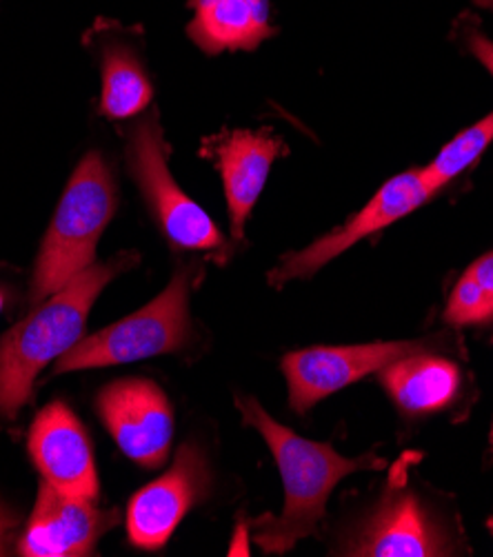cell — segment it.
Wrapping results in <instances>:
<instances>
[{"mask_svg": "<svg viewBox=\"0 0 493 557\" xmlns=\"http://www.w3.org/2000/svg\"><path fill=\"white\" fill-rule=\"evenodd\" d=\"M491 529H493V520H491Z\"/></svg>", "mask_w": 493, "mask_h": 557, "instance_id": "cell-24", "label": "cell"}, {"mask_svg": "<svg viewBox=\"0 0 493 557\" xmlns=\"http://www.w3.org/2000/svg\"><path fill=\"white\" fill-rule=\"evenodd\" d=\"M493 140V111L482 119L480 123L471 125L463 134H458L452 143L443 147L429 166L420 170L424 185L431 189V194H437L443 187H447L454 178L465 174L469 166L482 156V151Z\"/></svg>", "mask_w": 493, "mask_h": 557, "instance_id": "cell-17", "label": "cell"}, {"mask_svg": "<svg viewBox=\"0 0 493 557\" xmlns=\"http://www.w3.org/2000/svg\"><path fill=\"white\" fill-rule=\"evenodd\" d=\"M138 260L127 251L89 264L0 338V416L14 418L23 409L38 373L81 341L100 292Z\"/></svg>", "mask_w": 493, "mask_h": 557, "instance_id": "cell-2", "label": "cell"}, {"mask_svg": "<svg viewBox=\"0 0 493 557\" xmlns=\"http://www.w3.org/2000/svg\"><path fill=\"white\" fill-rule=\"evenodd\" d=\"M96 409L121 451L145 469L160 467L170 456L174 409L151 380H116L98 394Z\"/></svg>", "mask_w": 493, "mask_h": 557, "instance_id": "cell-9", "label": "cell"}, {"mask_svg": "<svg viewBox=\"0 0 493 557\" xmlns=\"http://www.w3.org/2000/svg\"><path fill=\"white\" fill-rule=\"evenodd\" d=\"M390 398L405 416H429L447 409L460 392V369L454 360L429 351L396 360L380 371Z\"/></svg>", "mask_w": 493, "mask_h": 557, "instance_id": "cell-15", "label": "cell"}, {"mask_svg": "<svg viewBox=\"0 0 493 557\" xmlns=\"http://www.w3.org/2000/svg\"><path fill=\"white\" fill-rule=\"evenodd\" d=\"M194 267L181 269L158 298L140 311L104 326L94 336L78 341L53 367V375L130 364L164 354H176L194 338L189 315V292Z\"/></svg>", "mask_w": 493, "mask_h": 557, "instance_id": "cell-4", "label": "cell"}, {"mask_svg": "<svg viewBox=\"0 0 493 557\" xmlns=\"http://www.w3.org/2000/svg\"><path fill=\"white\" fill-rule=\"evenodd\" d=\"M130 172L168 240L187 251H207L225 262L230 245L213 220L176 185L168 166V143L156 114L143 119L127 145Z\"/></svg>", "mask_w": 493, "mask_h": 557, "instance_id": "cell-5", "label": "cell"}, {"mask_svg": "<svg viewBox=\"0 0 493 557\" xmlns=\"http://www.w3.org/2000/svg\"><path fill=\"white\" fill-rule=\"evenodd\" d=\"M153 96L136 55L127 47H109L102 55L100 111L107 119H132L149 104Z\"/></svg>", "mask_w": 493, "mask_h": 557, "instance_id": "cell-16", "label": "cell"}, {"mask_svg": "<svg viewBox=\"0 0 493 557\" xmlns=\"http://www.w3.org/2000/svg\"><path fill=\"white\" fill-rule=\"evenodd\" d=\"M189 38L205 53L256 49L276 34L269 25V0H192Z\"/></svg>", "mask_w": 493, "mask_h": 557, "instance_id": "cell-14", "label": "cell"}, {"mask_svg": "<svg viewBox=\"0 0 493 557\" xmlns=\"http://www.w3.org/2000/svg\"><path fill=\"white\" fill-rule=\"evenodd\" d=\"M433 196L435 194H431V189L424 185L420 170L394 176L343 227L329 232L303 251L287 253L276 264V269H271V273L267 275L269 285L281 289L289 281H305V277L320 271L326 262H332L362 238L387 230L400 218L429 202Z\"/></svg>", "mask_w": 493, "mask_h": 557, "instance_id": "cell-7", "label": "cell"}, {"mask_svg": "<svg viewBox=\"0 0 493 557\" xmlns=\"http://www.w3.org/2000/svg\"><path fill=\"white\" fill-rule=\"evenodd\" d=\"M202 153L213 158L221 170L232 215V236L234 240H243L249 213L264 189L271 164L287 153V145L264 129H234L207 138Z\"/></svg>", "mask_w": 493, "mask_h": 557, "instance_id": "cell-13", "label": "cell"}, {"mask_svg": "<svg viewBox=\"0 0 493 557\" xmlns=\"http://www.w3.org/2000/svg\"><path fill=\"white\" fill-rule=\"evenodd\" d=\"M114 211L116 189L112 174L102 156L91 151L76 166L42 240L29 289L34 305L57 294L74 275L94 264L98 238Z\"/></svg>", "mask_w": 493, "mask_h": 557, "instance_id": "cell-3", "label": "cell"}, {"mask_svg": "<svg viewBox=\"0 0 493 557\" xmlns=\"http://www.w3.org/2000/svg\"><path fill=\"white\" fill-rule=\"evenodd\" d=\"M445 322L454 326L493 322V302L467 271L463 273L449 296V302L445 307Z\"/></svg>", "mask_w": 493, "mask_h": 557, "instance_id": "cell-18", "label": "cell"}, {"mask_svg": "<svg viewBox=\"0 0 493 557\" xmlns=\"http://www.w3.org/2000/svg\"><path fill=\"white\" fill-rule=\"evenodd\" d=\"M467 273L473 277V281L482 287V292L489 296V300L493 302V251L484 253L482 258H478Z\"/></svg>", "mask_w": 493, "mask_h": 557, "instance_id": "cell-19", "label": "cell"}, {"mask_svg": "<svg viewBox=\"0 0 493 557\" xmlns=\"http://www.w3.org/2000/svg\"><path fill=\"white\" fill-rule=\"evenodd\" d=\"M0 309H3V296H0Z\"/></svg>", "mask_w": 493, "mask_h": 557, "instance_id": "cell-23", "label": "cell"}, {"mask_svg": "<svg viewBox=\"0 0 493 557\" xmlns=\"http://www.w3.org/2000/svg\"><path fill=\"white\" fill-rule=\"evenodd\" d=\"M3 531H5V524H3V516H0V550H3Z\"/></svg>", "mask_w": 493, "mask_h": 557, "instance_id": "cell-22", "label": "cell"}, {"mask_svg": "<svg viewBox=\"0 0 493 557\" xmlns=\"http://www.w3.org/2000/svg\"><path fill=\"white\" fill-rule=\"evenodd\" d=\"M29 456L51 486L74 497L98 499L91 442L67 405L51 403L36 416L29 431Z\"/></svg>", "mask_w": 493, "mask_h": 557, "instance_id": "cell-12", "label": "cell"}, {"mask_svg": "<svg viewBox=\"0 0 493 557\" xmlns=\"http://www.w3.org/2000/svg\"><path fill=\"white\" fill-rule=\"evenodd\" d=\"M243 422L256 429L276 460L285 486V507L281 516H258L249 522L254 542L273 555L289 553L300 540L316 533L324 518L329 495L338 482L356 471L385 469L387 460L373 454L360 458H343L322 442L296 435L292 429L273 420L256 398L236 396Z\"/></svg>", "mask_w": 493, "mask_h": 557, "instance_id": "cell-1", "label": "cell"}, {"mask_svg": "<svg viewBox=\"0 0 493 557\" xmlns=\"http://www.w3.org/2000/svg\"><path fill=\"white\" fill-rule=\"evenodd\" d=\"M467 47L476 55V59L486 67V72L493 76V40H489L480 32H471L467 36Z\"/></svg>", "mask_w": 493, "mask_h": 557, "instance_id": "cell-20", "label": "cell"}, {"mask_svg": "<svg viewBox=\"0 0 493 557\" xmlns=\"http://www.w3.org/2000/svg\"><path fill=\"white\" fill-rule=\"evenodd\" d=\"M437 341L373 343L354 347H311L287 354L281 362L289 386V405L305 416L341 388L387 369L400 358L431 351Z\"/></svg>", "mask_w": 493, "mask_h": 557, "instance_id": "cell-6", "label": "cell"}, {"mask_svg": "<svg viewBox=\"0 0 493 557\" xmlns=\"http://www.w3.org/2000/svg\"><path fill=\"white\" fill-rule=\"evenodd\" d=\"M345 555L429 557L452 555L447 533L411 491L390 493L347 540Z\"/></svg>", "mask_w": 493, "mask_h": 557, "instance_id": "cell-11", "label": "cell"}, {"mask_svg": "<svg viewBox=\"0 0 493 557\" xmlns=\"http://www.w3.org/2000/svg\"><path fill=\"white\" fill-rule=\"evenodd\" d=\"M209 462L198 442L178 447L174 467L143 486L127 507L130 542L143 550H158L170 542L183 518L209 495Z\"/></svg>", "mask_w": 493, "mask_h": 557, "instance_id": "cell-8", "label": "cell"}, {"mask_svg": "<svg viewBox=\"0 0 493 557\" xmlns=\"http://www.w3.org/2000/svg\"><path fill=\"white\" fill-rule=\"evenodd\" d=\"M473 3H476L478 8H482V10L493 12V0H473Z\"/></svg>", "mask_w": 493, "mask_h": 557, "instance_id": "cell-21", "label": "cell"}, {"mask_svg": "<svg viewBox=\"0 0 493 557\" xmlns=\"http://www.w3.org/2000/svg\"><path fill=\"white\" fill-rule=\"evenodd\" d=\"M116 524L119 511L98 509L96 499L67 495L45 480L19 550L25 557L89 555L100 535Z\"/></svg>", "mask_w": 493, "mask_h": 557, "instance_id": "cell-10", "label": "cell"}]
</instances>
